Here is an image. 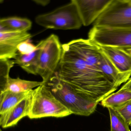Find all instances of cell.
I'll return each mask as SVG.
<instances>
[{
  "label": "cell",
  "mask_w": 131,
  "mask_h": 131,
  "mask_svg": "<svg viewBox=\"0 0 131 131\" xmlns=\"http://www.w3.org/2000/svg\"><path fill=\"white\" fill-rule=\"evenodd\" d=\"M54 75L75 91L99 103L118 88L101 72L86 63L66 43Z\"/></svg>",
  "instance_id": "obj_1"
},
{
  "label": "cell",
  "mask_w": 131,
  "mask_h": 131,
  "mask_svg": "<svg viewBox=\"0 0 131 131\" xmlns=\"http://www.w3.org/2000/svg\"><path fill=\"white\" fill-rule=\"evenodd\" d=\"M47 84L54 95L72 114L88 116L96 110L98 102L78 93L55 75Z\"/></svg>",
  "instance_id": "obj_2"
},
{
  "label": "cell",
  "mask_w": 131,
  "mask_h": 131,
  "mask_svg": "<svg viewBox=\"0 0 131 131\" xmlns=\"http://www.w3.org/2000/svg\"><path fill=\"white\" fill-rule=\"evenodd\" d=\"M45 83L33 90L30 119L47 117L62 118L72 113L58 100Z\"/></svg>",
  "instance_id": "obj_3"
},
{
  "label": "cell",
  "mask_w": 131,
  "mask_h": 131,
  "mask_svg": "<svg viewBox=\"0 0 131 131\" xmlns=\"http://www.w3.org/2000/svg\"><path fill=\"white\" fill-rule=\"evenodd\" d=\"M35 21L45 28L55 30L78 29L83 25L79 12L72 2L50 13L38 15Z\"/></svg>",
  "instance_id": "obj_4"
},
{
  "label": "cell",
  "mask_w": 131,
  "mask_h": 131,
  "mask_svg": "<svg viewBox=\"0 0 131 131\" xmlns=\"http://www.w3.org/2000/svg\"><path fill=\"white\" fill-rule=\"evenodd\" d=\"M37 45L41 49L38 75L47 84L56 72L62 55V45L58 37L52 34Z\"/></svg>",
  "instance_id": "obj_5"
},
{
  "label": "cell",
  "mask_w": 131,
  "mask_h": 131,
  "mask_svg": "<svg viewBox=\"0 0 131 131\" xmlns=\"http://www.w3.org/2000/svg\"><path fill=\"white\" fill-rule=\"evenodd\" d=\"M94 26L131 29V4L114 0L94 23Z\"/></svg>",
  "instance_id": "obj_6"
},
{
  "label": "cell",
  "mask_w": 131,
  "mask_h": 131,
  "mask_svg": "<svg viewBox=\"0 0 131 131\" xmlns=\"http://www.w3.org/2000/svg\"><path fill=\"white\" fill-rule=\"evenodd\" d=\"M88 39L100 46L121 49L131 48V29L94 26L88 34Z\"/></svg>",
  "instance_id": "obj_7"
},
{
  "label": "cell",
  "mask_w": 131,
  "mask_h": 131,
  "mask_svg": "<svg viewBox=\"0 0 131 131\" xmlns=\"http://www.w3.org/2000/svg\"><path fill=\"white\" fill-rule=\"evenodd\" d=\"M114 0H71L76 6L84 26L94 23Z\"/></svg>",
  "instance_id": "obj_8"
},
{
  "label": "cell",
  "mask_w": 131,
  "mask_h": 131,
  "mask_svg": "<svg viewBox=\"0 0 131 131\" xmlns=\"http://www.w3.org/2000/svg\"><path fill=\"white\" fill-rule=\"evenodd\" d=\"M31 37L27 31H0V59H14L18 45Z\"/></svg>",
  "instance_id": "obj_9"
},
{
  "label": "cell",
  "mask_w": 131,
  "mask_h": 131,
  "mask_svg": "<svg viewBox=\"0 0 131 131\" xmlns=\"http://www.w3.org/2000/svg\"><path fill=\"white\" fill-rule=\"evenodd\" d=\"M32 90L31 94L11 109L1 115L0 125L4 128L16 125L23 118L28 117L33 97Z\"/></svg>",
  "instance_id": "obj_10"
},
{
  "label": "cell",
  "mask_w": 131,
  "mask_h": 131,
  "mask_svg": "<svg viewBox=\"0 0 131 131\" xmlns=\"http://www.w3.org/2000/svg\"><path fill=\"white\" fill-rule=\"evenodd\" d=\"M97 67L117 88L126 83L131 76V72L120 73L101 50Z\"/></svg>",
  "instance_id": "obj_11"
},
{
  "label": "cell",
  "mask_w": 131,
  "mask_h": 131,
  "mask_svg": "<svg viewBox=\"0 0 131 131\" xmlns=\"http://www.w3.org/2000/svg\"><path fill=\"white\" fill-rule=\"evenodd\" d=\"M99 46L120 73L131 72V55L121 48L110 46Z\"/></svg>",
  "instance_id": "obj_12"
},
{
  "label": "cell",
  "mask_w": 131,
  "mask_h": 131,
  "mask_svg": "<svg viewBox=\"0 0 131 131\" xmlns=\"http://www.w3.org/2000/svg\"><path fill=\"white\" fill-rule=\"evenodd\" d=\"M37 49L28 54L17 53L15 58V63L29 74L37 75L39 66V58L41 49L37 45Z\"/></svg>",
  "instance_id": "obj_13"
},
{
  "label": "cell",
  "mask_w": 131,
  "mask_h": 131,
  "mask_svg": "<svg viewBox=\"0 0 131 131\" xmlns=\"http://www.w3.org/2000/svg\"><path fill=\"white\" fill-rule=\"evenodd\" d=\"M33 90L15 93L7 90L0 92V114L6 112L29 95Z\"/></svg>",
  "instance_id": "obj_14"
},
{
  "label": "cell",
  "mask_w": 131,
  "mask_h": 131,
  "mask_svg": "<svg viewBox=\"0 0 131 131\" xmlns=\"http://www.w3.org/2000/svg\"><path fill=\"white\" fill-rule=\"evenodd\" d=\"M131 100V92L126 89H119L101 101V105L104 107L117 109L123 106Z\"/></svg>",
  "instance_id": "obj_15"
},
{
  "label": "cell",
  "mask_w": 131,
  "mask_h": 131,
  "mask_svg": "<svg viewBox=\"0 0 131 131\" xmlns=\"http://www.w3.org/2000/svg\"><path fill=\"white\" fill-rule=\"evenodd\" d=\"M31 21L25 18L11 17L2 18L0 20V31H27L31 28Z\"/></svg>",
  "instance_id": "obj_16"
},
{
  "label": "cell",
  "mask_w": 131,
  "mask_h": 131,
  "mask_svg": "<svg viewBox=\"0 0 131 131\" xmlns=\"http://www.w3.org/2000/svg\"><path fill=\"white\" fill-rule=\"evenodd\" d=\"M44 83L43 81H27L21 79L19 78L17 79L10 78L6 90H9L15 93L24 92L33 90L34 88L38 87Z\"/></svg>",
  "instance_id": "obj_17"
},
{
  "label": "cell",
  "mask_w": 131,
  "mask_h": 131,
  "mask_svg": "<svg viewBox=\"0 0 131 131\" xmlns=\"http://www.w3.org/2000/svg\"><path fill=\"white\" fill-rule=\"evenodd\" d=\"M14 60L0 59V92L7 89L9 78V72L15 64Z\"/></svg>",
  "instance_id": "obj_18"
},
{
  "label": "cell",
  "mask_w": 131,
  "mask_h": 131,
  "mask_svg": "<svg viewBox=\"0 0 131 131\" xmlns=\"http://www.w3.org/2000/svg\"><path fill=\"white\" fill-rule=\"evenodd\" d=\"M110 118V131H130L129 125L117 110L108 108Z\"/></svg>",
  "instance_id": "obj_19"
},
{
  "label": "cell",
  "mask_w": 131,
  "mask_h": 131,
  "mask_svg": "<svg viewBox=\"0 0 131 131\" xmlns=\"http://www.w3.org/2000/svg\"><path fill=\"white\" fill-rule=\"evenodd\" d=\"M116 110L123 117L129 125H131V100L122 107Z\"/></svg>",
  "instance_id": "obj_20"
},
{
  "label": "cell",
  "mask_w": 131,
  "mask_h": 131,
  "mask_svg": "<svg viewBox=\"0 0 131 131\" xmlns=\"http://www.w3.org/2000/svg\"><path fill=\"white\" fill-rule=\"evenodd\" d=\"M29 40L24 41L18 45L17 49L19 53L22 54H28L36 50L37 49V46H35L32 43L29 41Z\"/></svg>",
  "instance_id": "obj_21"
},
{
  "label": "cell",
  "mask_w": 131,
  "mask_h": 131,
  "mask_svg": "<svg viewBox=\"0 0 131 131\" xmlns=\"http://www.w3.org/2000/svg\"><path fill=\"white\" fill-rule=\"evenodd\" d=\"M120 89H126L131 92V76L129 80L125 83Z\"/></svg>",
  "instance_id": "obj_22"
},
{
  "label": "cell",
  "mask_w": 131,
  "mask_h": 131,
  "mask_svg": "<svg viewBox=\"0 0 131 131\" xmlns=\"http://www.w3.org/2000/svg\"><path fill=\"white\" fill-rule=\"evenodd\" d=\"M33 1L37 4L43 6H45L50 2L51 0H33Z\"/></svg>",
  "instance_id": "obj_23"
},
{
  "label": "cell",
  "mask_w": 131,
  "mask_h": 131,
  "mask_svg": "<svg viewBox=\"0 0 131 131\" xmlns=\"http://www.w3.org/2000/svg\"><path fill=\"white\" fill-rule=\"evenodd\" d=\"M123 50H124L125 52H127V53H128V54H130L131 56V48L123 49Z\"/></svg>",
  "instance_id": "obj_24"
},
{
  "label": "cell",
  "mask_w": 131,
  "mask_h": 131,
  "mask_svg": "<svg viewBox=\"0 0 131 131\" xmlns=\"http://www.w3.org/2000/svg\"><path fill=\"white\" fill-rule=\"evenodd\" d=\"M127 1L131 4V0H127Z\"/></svg>",
  "instance_id": "obj_25"
},
{
  "label": "cell",
  "mask_w": 131,
  "mask_h": 131,
  "mask_svg": "<svg viewBox=\"0 0 131 131\" xmlns=\"http://www.w3.org/2000/svg\"><path fill=\"white\" fill-rule=\"evenodd\" d=\"M4 0H0V2H1V3H2L3 1H4Z\"/></svg>",
  "instance_id": "obj_26"
}]
</instances>
